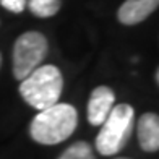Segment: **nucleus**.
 I'll return each mask as SVG.
<instances>
[{
    "label": "nucleus",
    "instance_id": "1",
    "mask_svg": "<svg viewBox=\"0 0 159 159\" xmlns=\"http://www.w3.org/2000/svg\"><path fill=\"white\" fill-rule=\"evenodd\" d=\"M76 125L78 112L75 107L57 102L34 115L30 132L31 138L41 144H57L70 138Z\"/></svg>",
    "mask_w": 159,
    "mask_h": 159
},
{
    "label": "nucleus",
    "instance_id": "2",
    "mask_svg": "<svg viewBox=\"0 0 159 159\" xmlns=\"http://www.w3.org/2000/svg\"><path fill=\"white\" fill-rule=\"evenodd\" d=\"M63 78L55 65H42L21 80L20 94L34 109H47L59 102Z\"/></svg>",
    "mask_w": 159,
    "mask_h": 159
},
{
    "label": "nucleus",
    "instance_id": "3",
    "mask_svg": "<svg viewBox=\"0 0 159 159\" xmlns=\"http://www.w3.org/2000/svg\"><path fill=\"white\" fill-rule=\"evenodd\" d=\"M135 125V111L128 104L114 106L107 119L101 124L96 136V149L102 156H114L125 148Z\"/></svg>",
    "mask_w": 159,
    "mask_h": 159
},
{
    "label": "nucleus",
    "instance_id": "4",
    "mask_svg": "<svg viewBox=\"0 0 159 159\" xmlns=\"http://www.w3.org/2000/svg\"><path fill=\"white\" fill-rule=\"evenodd\" d=\"M47 39L38 31H28L21 34L13 47V75L23 80L41 65L47 55Z\"/></svg>",
    "mask_w": 159,
    "mask_h": 159
},
{
    "label": "nucleus",
    "instance_id": "5",
    "mask_svg": "<svg viewBox=\"0 0 159 159\" xmlns=\"http://www.w3.org/2000/svg\"><path fill=\"white\" fill-rule=\"evenodd\" d=\"M115 102V94L109 86H98L93 89L89 101H88V122L91 125H101L111 114Z\"/></svg>",
    "mask_w": 159,
    "mask_h": 159
},
{
    "label": "nucleus",
    "instance_id": "6",
    "mask_svg": "<svg viewBox=\"0 0 159 159\" xmlns=\"http://www.w3.org/2000/svg\"><path fill=\"white\" fill-rule=\"evenodd\" d=\"M159 0H125L117 11L122 25H138L146 20L151 13L156 11Z\"/></svg>",
    "mask_w": 159,
    "mask_h": 159
},
{
    "label": "nucleus",
    "instance_id": "7",
    "mask_svg": "<svg viewBox=\"0 0 159 159\" xmlns=\"http://www.w3.org/2000/svg\"><path fill=\"white\" fill-rule=\"evenodd\" d=\"M138 141H140V146L148 153L159 149V117L156 114L146 112L140 117Z\"/></svg>",
    "mask_w": 159,
    "mask_h": 159
},
{
    "label": "nucleus",
    "instance_id": "8",
    "mask_svg": "<svg viewBox=\"0 0 159 159\" xmlns=\"http://www.w3.org/2000/svg\"><path fill=\"white\" fill-rule=\"evenodd\" d=\"M26 5L30 10L39 18H49L54 16L60 10L62 0H28Z\"/></svg>",
    "mask_w": 159,
    "mask_h": 159
},
{
    "label": "nucleus",
    "instance_id": "9",
    "mask_svg": "<svg viewBox=\"0 0 159 159\" xmlns=\"http://www.w3.org/2000/svg\"><path fill=\"white\" fill-rule=\"evenodd\" d=\"M59 159H96V157L93 154L91 146L86 141H76L65 149L59 156Z\"/></svg>",
    "mask_w": 159,
    "mask_h": 159
},
{
    "label": "nucleus",
    "instance_id": "10",
    "mask_svg": "<svg viewBox=\"0 0 159 159\" xmlns=\"http://www.w3.org/2000/svg\"><path fill=\"white\" fill-rule=\"evenodd\" d=\"M26 2L28 0H0V5L13 13H21L26 7Z\"/></svg>",
    "mask_w": 159,
    "mask_h": 159
},
{
    "label": "nucleus",
    "instance_id": "11",
    "mask_svg": "<svg viewBox=\"0 0 159 159\" xmlns=\"http://www.w3.org/2000/svg\"><path fill=\"white\" fill-rule=\"evenodd\" d=\"M115 159H127V157H115Z\"/></svg>",
    "mask_w": 159,
    "mask_h": 159
},
{
    "label": "nucleus",
    "instance_id": "12",
    "mask_svg": "<svg viewBox=\"0 0 159 159\" xmlns=\"http://www.w3.org/2000/svg\"><path fill=\"white\" fill-rule=\"evenodd\" d=\"M0 63H2V55H0Z\"/></svg>",
    "mask_w": 159,
    "mask_h": 159
}]
</instances>
